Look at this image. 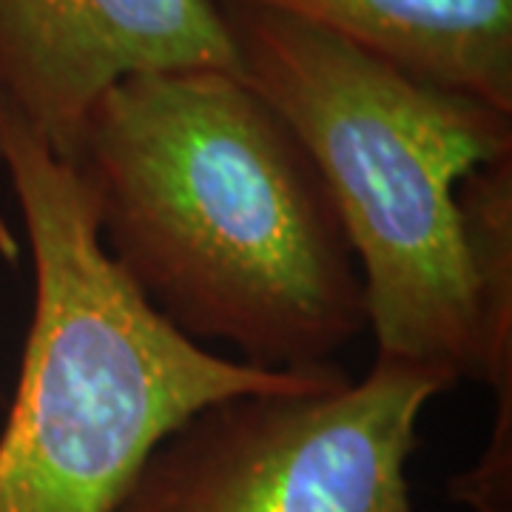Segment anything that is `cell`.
<instances>
[{
	"label": "cell",
	"mask_w": 512,
	"mask_h": 512,
	"mask_svg": "<svg viewBox=\"0 0 512 512\" xmlns=\"http://www.w3.org/2000/svg\"><path fill=\"white\" fill-rule=\"evenodd\" d=\"M69 163L97 237L188 339L262 370L336 365L367 330L345 225L305 143L242 74H134L86 114Z\"/></svg>",
	"instance_id": "6da1fadb"
},
{
	"label": "cell",
	"mask_w": 512,
	"mask_h": 512,
	"mask_svg": "<svg viewBox=\"0 0 512 512\" xmlns=\"http://www.w3.org/2000/svg\"><path fill=\"white\" fill-rule=\"evenodd\" d=\"M0 168L35 282L0 430V512H114L157 444L202 407L348 379L339 365L262 370L174 328L103 251L77 168L3 106Z\"/></svg>",
	"instance_id": "7a4b0ae2"
},
{
	"label": "cell",
	"mask_w": 512,
	"mask_h": 512,
	"mask_svg": "<svg viewBox=\"0 0 512 512\" xmlns=\"http://www.w3.org/2000/svg\"><path fill=\"white\" fill-rule=\"evenodd\" d=\"M242 80L305 143L365 288L376 356L478 379L481 311L458 188L512 154V111L268 9L217 3Z\"/></svg>",
	"instance_id": "3957f363"
},
{
	"label": "cell",
	"mask_w": 512,
	"mask_h": 512,
	"mask_svg": "<svg viewBox=\"0 0 512 512\" xmlns=\"http://www.w3.org/2000/svg\"><path fill=\"white\" fill-rule=\"evenodd\" d=\"M456 384L376 356L359 382L228 396L157 444L114 512H416L419 421Z\"/></svg>",
	"instance_id": "277c9868"
},
{
	"label": "cell",
	"mask_w": 512,
	"mask_h": 512,
	"mask_svg": "<svg viewBox=\"0 0 512 512\" xmlns=\"http://www.w3.org/2000/svg\"><path fill=\"white\" fill-rule=\"evenodd\" d=\"M180 69L239 74L214 0H0V106L63 160L114 83Z\"/></svg>",
	"instance_id": "5b68a950"
},
{
	"label": "cell",
	"mask_w": 512,
	"mask_h": 512,
	"mask_svg": "<svg viewBox=\"0 0 512 512\" xmlns=\"http://www.w3.org/2000/svg\"><path fill=\"white\" fill-rule=\"evenodd\" d=\"M342 37L421 80L512 111V0H214Z\"/></svg>",
	"instance_id": "8992f818"
},
{
	"label": "cell",
	"mask_w": 512,
	"mask_h": 512,
	"mask_svg": "<svg viewBox=\"0 0 512 512\" xmlns=\"http://www.w3.org/2000/svg\"><path fill=\"white\" fill-rule=\"evenodd\" d=\"M481 311L478 384L512 379V154L476 168L458 188Z\"/></svg>",
	"instance_id": "52a82bcc"
}]
</instances>
